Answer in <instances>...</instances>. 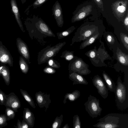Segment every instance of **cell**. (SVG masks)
Listing matches in <instances>:
<instances>
[{"mask_svg": "<svg viewBox=\"0 0 128 128\" xmlns=\"http://www.w3.org/2000/svg\"><path fill=\"white\" fill-rule=\"evenodd\" d=\"M88 56L90 58H94L96 56L95 52L93 50H91L88 52Z\"/></svg>", "mask_w": 128, "mask_h": 128, "instance_id": "36", "label": "cell"}, {"mask_svg": "<svg viewBox=\"0 0 128 128\" xmlns=\"http://www.w3.org/2000/svg\"><path fill=\"white\" fill-rule=\"evenodd\" d=\"M12 109L16 112L21 107L20 101L17 96L14 92L6 95V100L4 105Z\"/></svg>", "mask_w": 128, "mask_h": 128, "instance_id": "9", "label": "cell"}, {"mask_svg": "<svg viewBox=\"0 0 128 128\" xmlns=\"http://www.w3.org/2000/svg\"><path fill=\"white\" fill-rule=\"evenodd\" d=\"M16 44L19 54L26 60L28 64H30L31 63L30 60V55L27 44L19 38H16Z\"/></svg>", "mask_w": 128, "mask_h": 128, "instance_id": "10", "label": "cell"}, {"mask_svg": "<svg viewBox=\"0 0 128 128\" xmlns=\"http://www.w3.org/2000/svg\"><path fill=\"white\" fill-rule=\"evenodd\" d=\"M124 24L126 27L127 28V30H128V14L127 15V16L126 17V18L124 19Z\"/></svg>", "mask_w": 128, "mask_h": 128, "instance_id": "40", "label": "cell"}, {"mask_svg": "<svg viewBox=\"0 0 128 128\" xmlns=\"http://www.w3.org/2000/svg\"><path fill=\"white\" fill-rule=\"evenodd\" d=\"M127 2L120 1L114 4V10L118 16H121L124 13L126 8Z\"/></svg>", "mask_w": 128, "mask_h": 128, "instance_id": "18", "label": "cell"}, {"mask_svg": "<svg viewBox=\"0 0 128 128\" xmlns=\"http://www.w3.org/2000/svg\"><path fill=\"white\" fill-rule=\"evenodd\" d=\"M19 64L20 68L22 72L25 74H27L29 69L28 63L22 56L19 57Z\"/></svg>", "mask_w": 128, "mask_h": 128, "instance_id": "21", "label": "cell"}, {"mask_svg": "<svg viewBox=\"0 0 128 128\" xmlns=\"http://www.w3.org/2000/svg\"><path fill=\"white\" fill-rule=\"evenodd\" d=\"M66 44L65 42H59L51 46L48 45L38 53L37 61L38 64L46 63L48 60L56 56Z\"/></svg>", "mask_w": 128, "mask_h": 128, "instance_id": "4", "label": "cell"}, {"mask_svg": "<svg viewBox=\"0 0 128 128\" xmlns=\"http://www.w3.org/2000/svg\"><path fill=\"white\" fill-rule=\"evenodd\" d=\"M102 76L109 90L111 92H114L116 86L115 84L110 76L105 72L102 73Z\"/></svg>", "mask_w": 128, "mask_h": 128, "instance_id": "19", "label": "cell"}, {"mask_svg": "<svg viewBox=\"0 0 128 128\" xmlns=\"http://www.w3.org/2000/svg\"></svg>", "mask_w": 128, "mask_h": 128, "instance_id": "45", "label": "cell"}, {"mask_svg": "<svg viewBox=\"0 0 128 128\" xmlns=\"http://www.w3.org/2000/svg\"><path fill=\"white\" fill-rule=\"evenodd\" d=\"M99 34H96L88 38L81 44L80 46V49H83L93 43L98 36Z\"/></svg>", "mask_w": 128, "mask_h": 128, "instance_id": "24", "label": "cell"}, {"mask_svg": "<svg viewBox=\"0 0 128 128\" xmlns=\"http://www.w3.org/2000/svg\"><path fill=\"white\" fill-rule=\"evenodd\" d=\"M86 64L81 59L75 57L70 61L68 66L69 73L75 72L82 75H86L90 72Z\"/></svg>", "mask_w": 128, "mask_h": 128, "instance_id": "6", "label": "cell"}, {"mask_svg": "<svg viewBox=\"0 0 128 128\" xmlns=\"http://www.w3.org/2000/svg\"><path fill=\"white\" fill-rule=\"evenodd\" d=\"M52 11L58 26L62 28L64 23L63 16L61 6L58 1L56 0L54 4Z\"/></svg>", "mask_w": 128, "mask_h": 128, "instance_id": "11", "label": "cell"}, {"mask_svg": "<svg viewBox=\"0 0 128 128\" xmlns=\"http://www.w3.org/2000/svg\"><path fill=\"white\" fill-rule=\"evenodd\" d=\"M22 128H30L28 124L24 120H22Z\"/></svg>", "mask_w": 128, "mask_h": 128, "instance_id": "38", "label": "cell"}, {"mask_svg": "<svg viewBox=\"0 0 128 128\" xmlns=\"http://www.w3.org/2000/svg\"><path fill=\"white\" fill-rule=\"evenodd\" d=\"M92 8L91 5L83 7L74 15L72 19V22H75L84 18L90 13Z\"/></svg>", "mask_w": 128, "mask_h": 128, "instance_id": "13", "label": "cell"}, {"mask_svg": "<svg viewBox=\"0 0 128 128\" xmlns=\"http://www.w3.org/2000/svg\"><path fill=\"white\" fill-rule=\"evenodd\" d=\"M114 92L117 108L121 110L126 109L128 107V83L123 82L118 77Z\"/></svg>", "mask_w": 128, "mask_h": 128, "instance_id": "3", "label": "cell"}, {"mask_svg": "<svg viewBox=\"0 0 128 128\" xmlns=\"http://www.w3.org/2000/svg\"><path fill=\"white\" fill-rule=\"evenodd\" d=\"M0 76L3 78L6 84L8 86L10 83V75L9 69L5 64L0 63Z\"/></svg>", "mask_w": 128, "mask_h": 128, "instance_id": "17", "label": "cell"}, {"mask_svg": "<svg viewBox=\"0 0 128 128\" xmlns=\"http://www.w3.org/2000/svg\"><path fill=\"white\" fill-rule=\"evenodd\" d=\"M6 95L0 89V105H4L6 100Z\"/></svg>", "mask_w": 128, "mask_h": 128, "instance_id": "34", "label": "cell"}, {"mask_svg": "<svg viewBox=\"0 0 128 128\" xmlns=\"http://www.w3.org/2000/svg\"><path fill=\"white\" fill-rule=\"evenodd\" d=\"M120 38L122 42L127 50H128V37L127 34L123 33L120 34Z\"/></svg>", "mask_w": 128, "mask_h": 128, "instance_id": "31", "label": "cell"}, {"mask_svg": "<svg viewBox=\"0 0 128 128\" xmlns=\"http://www.w3.org/2000/svg\"><path fill=\"white\" fill-rule=\"evenodd\" d=\"M63 116L62 114L59 116H56L52 124V128H60L63 121Z\"/></svg>", "mask_w": 128, "mask_h": 128, "instance_id": "28", "label": "cell"}, {"mask_svg": "<svg viewBox=\"0 0 128 128\" xmlns=\"http://www.w3.org/2000/svg\"><path fill=\"white\" fill-rule=\"evenodd\" d=\"M3 44L2 42L1 41H0V47Z\"/></svg>", "mask_w": 128, "mask_h": 128, "instance_id": "44", "label": "cell"}, {"mask_svg": "<svg viewBox=\"0 0 128 128\" xmlns=\"http://www.w3.org/2000/svg\"><path fill=\"white\" fill-rule=\"evenodd\" d=\"M12 10L14 13L16 20L20 29L23 32H24L22 22L20 18V15L16 0H10Z\"/></svg>", "mask_w": 128, "mask_h": 128, "instance_id": "14", "label": "cell"}, {"mask_svg": "<svg viewBox=\"0 0 128 128\" xmlns=\"http://www.w3.org/2000/svg\"><path fill=\"white\" fill-rule=\"evenodd\" d=\"M117 56L118 61L122 64L126 66L128 65V56L121 51L117 53Z\"/></svg>", "mask_w": 128, "mask_h": 128, "instance_id": "23", "label": "cell"}, {"mask_svg": "<svg viewBox=\"0 0 128 128\" xmlns=\"http://www.w3.org/2000/svg\"><path fill=\"white\" fill-rule=\"evenodd\" d=\"M7 121L5 114H0V128H2L7 125Z\"/></svg>", "mask_w": 128, "mask_h": 128, "instance_id": "32", "label": "cell"}, {"mask_svg": "<svg viewBox=\"0 0 128 128\" xmlns=\"http://www.w3.org/2000/svg\"><path fill=\"white\" fill-rule=\"evenodd\" d=\"M69 78L73 82V85L81 84L87 85L88 82L80 74L73 72L69 73Z\"/></svg>", "mask_w": 128, "mask_h": 128, "instance_id": "16", "label": "cell"}, {"mask_svg": "<svg viewBox=\"0 0 128 128\" xmlns=\"http://www.w3.org/2000/svg\"><path fill=\"white\" fill-rule=\"evenodd\" d=\"M23 118V120L28 124L30 128L33 127L35 118L34 114L28 108H24Z\"/></svg>", "mask_w": 128, "mask_h": 128, "instance_id": "15", "label": "cell"}, {"mask_svg": "<svg viewBox=\"0 0 128 128\" xmlns=\"http://www.w3.org/2000/svg\"><path fill=\"white\" fill-rule=\"evenodd\" d=\"M106 39L108 42L110 43H112L114 42V39L112 36L110 35H108L106 36Z\"/></svg>", "mask_w": 128, "mask_h": 128, "instance_id": "37", "label": "cell"}, {"mask_svg": "<svg viewBox=\"0 0 128 128\" xmlns=\"http://www.w3.org/2000/svg\"><path fill=\"white\" fill-rule=\"evenodd\" d=\"M92 81L98 93L103 98H107L108 95V90L101 78L98 75H96L93 77Z\"/></svg>", "mask_w": 128, "mask_h": 128, "instance_id": "7", "label": "cell"}, {"mask_svg": "<svg viewBox=\"0 0 128 128\" xmlns=\"http://www.w3.org/2000/svg\"><path fill=\"white\" fill-rule=\"evenodd\" d=\"M48 0H36L32 4L33 8H36L41 6Z\"/></svg>", "mask_w": 128, "mask_h": 128, "instance_id": "35", "label": "cell"}, {"mask_svg": "<svg viewBox=\"0 0 128 128\" xmlns=\"http://www.w3.org/2000/svg\"><path fill=\"white\" fill-rule=\"evenodd\" d=\"M99 122L93 125L100 128H128V114L117 113L107 114L99 119Z\"/></svg>", "mask_w": 128, "mask_h": 128, "instance_id": "2", "label": "cell"}, {"mask_svg": "<svg viewBox=\"0 0 128 128\" xmlns=\"http://www.w3.org/2000/svg\"><path fill=\"white\" fill-rule=\"evenodd\" d=\"M46 63L48 66L54 68H59L61 66L60 63L53 58L48 59Z\"/></svg>", "mask_w": 128, "mask_h": 128, "instance_id": "29", "label": "cell"}, {"mask_svg": "<svg viewBox=\"0 0 128 128\" xmlns=\"http://www.w3.org/2000/svg\"><path fill=\"white\" fill-rule=\"evenodd\" d=\"M20 92L22 96L29 105L34 108H35L36 106L34 101L31 97L28 94L26 91L22 89H20Z\"/></svg>", "mask_w": 128, "mask_h": 128, "instance_id": "22", "label": "cell"}, {"mask_svg": "<svg viewBox=\"0 0 128 128\" xmlns=\"http://www.w3.org/2000/svg\"><path fill=\"white\" fill-rule=\"evenodd\" d=\"M74 26H72L66 30L61 32L56 33V35L58 39L60 40L70 35L75 29Z\"/></svg>", "mask_w": 128, "mask_h": 128, "instance_id": "25", "label": "cell"}, {"mask_svg": "<svg viewBox=\"0 0 128 128\" xmlns=\"http://www.w3.org/2000/svg\"><path fill=\"white\" fill-rule=\"evenodd\" d=\"M22 3V4H24L25 3L27 0H21Z\"/></svg>", "mask_w": 128, "mask_h": 128, "instance_id": "43", "label": "cell"}, {"mask_svg": "<svg viewBox=\"0 0 128 128\" xmlns=\"http://www.w3.org/2000/svg\"><path fill=\"white\" fill-rule=\"evenodd\" d=\"M43 71L44 73L49 74H54L56 72V70L54 68L48 66L44 69Z\"/></svg>", "mask_w": 128, "mask_h": 128, "instance_id": "33", "label": "cell"}, {"mask_svg": "<svg viewBox=\"0 0 128 128\" xmlns=\"http://www.w3.org/2000/svg\"><path fill=\"white\" fill-rule=\"evenodd\" d=\"M24 24L32 40L35 39L41 43L46 38L56 37L48 26L40 18L34 17L26 21Z\"/></svg>", "mask_w": 128, "mask_h": 128, "instance_id": "1", "label": "cell"}, {"mask_svg": "<svg viewBox=\"0 0 128 128\" xmlns=\"http://www.w3.org/2000/svg\"><path fill=\"white\" fill-rule=\"evenodd\" d=\"M14 127L16 128H22V122L19 119H18L16 126H14Z\"/></svg>", "mask_w": 128, "mask_h": 128, "instance_id": "39", "label": "cell"}, {"mask_svg": "<svg viewBox=\"0 0 128 128\" xmlns=\"http://www.w3.org/2000/svg\"><path fill=\"white\" fill-rule=\"evenodd\" d=\"M69 128L70 127L68 124H66L62 128Z\"/></svg>", "mask_w": 128, "mask_h": 128, "instance_id": "42", "label": "cell"}, {"mask_svg": "<svg viewBox=\"0 0 128 128\" xmlns=\"http://www.w3.org/2000/svg\"><path fill=\"white\" fill-rule=\"evenodd\" d=\"M73 128H80L81 123L79 116L78 115H75L73 117Z\"/></svg>", "mask_w": 128, "mask_h": 128, "instance_id": "30", "label": "cell"}, {"mask_svg": "<svg viewBox=\"0 0 128 128\" xmlns=\"http://www.w3.org/2000/svg\"><path fill=\"white\" fill-rule=\"evenodd\" d=\"M94 1L98 4V5H101L102 4V0H94Z\"/></svg>", "mask_w": 128, "mask_h": 128, "instance_id": "41", "label": "cell"}, {"mask_svg": "<svg viewBox=\"0 0 128 128\" xmlns=\"http://www.w3.org/2000/svg\"><path fill=\"white\" fill-rule=\"evenodd\" d=\"M36 100L40 108L44 107L46 112L51 102L50 95L42 92L40 91L36 92L35 94Z\"/></svg>", "mask_w": 128, "mask_h": 128, "instance_id": "8", "label": "cell"}, {"mask_svg": "<svg viewBox=\"0 0 128 128\" xmlns=\"http://www.w3.org/2000/svg\"><path fill=\"white\" fill-rule=\"evenodd\" d=\"M80 96V92L78 90H75L70 93H66L64 96L63 102L65 104L67 102L68 99L70 102L75 101L78 99Z\"/></svg>", "mask_w": 128, "mask_h": 128, "instance_id": "20", "label": "cell"}, {"mask_svg": "<svg viewBox=\"0 0 128 128\" xmlns=\"http://www.w3.org/2000/svg\"><path fill=\"white\" fill-rule=\"evenodd\" d=\"M15 112L10 108L6 107L5 111V114L7 121L14 118L16 115Z\"/></svg>", "mask_w": 128, "mask_h": 128, "instance_id": "27", "label": "cell"}, {"mask_svg": "<svg viewBox=\"0 0 128 128\" xmlns=\"http://www.w3.org/2000/svg\"><path fill=\"white\" fill-rule=\"evenodd\" d=\"M84 105L86 110L92 118L100 116L102 109L100 106L99 100L96 97L90 94Z\"/></svg>", "mask_w": 128, "mask_h": 128, "instance_id": "5", "label": "cell"}, {"mask_svg": "<svg viewBox=\"0 0 128 128\" xmlns=\"http://www.w3.org/2000/svg\"><path fill=\"white\" fill-rule=\"evenodd\" d=\"M74 52L67 50L64 51L62 53L60 57L64 58L66 60L70 61L73 59L75 56L74 54Z\"/></svg>", "mask_w": 128, "mask_h": 128, "instance_id": "26", "label": "cell"}, {"mask_svg": "<svg viewBox=\"0 0 128 128\" xmlns=\"http://www.w3.org/2000/svg\"><path fill=\"white\" fill-rule=\"evenodd\" d=\"M0 62L8 64L10 67L13 66V58L10 53L3 44L0 47Z\"/></svg>", "mask_w": 128, "mask_h": 128, "instance_id": "12", "label": "cell"}]
</instances>
